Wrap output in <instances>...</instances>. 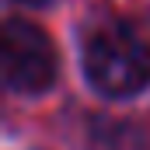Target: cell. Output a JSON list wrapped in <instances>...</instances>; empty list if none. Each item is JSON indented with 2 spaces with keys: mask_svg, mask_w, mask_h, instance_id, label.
Returning a JSON list of instances; mask_svg holds the SVG:
<instances>
[{
  "mask_svg": "<svg viewBox=\"0 0 150 150\" xmlns=\"http://www.w3.org/2000/svg\"><path fill=\"white\" fill-rule=\"evenodd\" d=\"M84 74L108 98L140 94L150 84V42L126 25H105L84 42Z\"/></svg>",
  "mask_w": 150,
  "mask_h": 150,
  "instance_id": "obj_1",
  "label": "cell"
},
{
  "mask_svg": "<svg viewBox=\"0 0 150 150\" xmlns=\"http://www.w3.org/2000/svg\"><path fill=\"white\" fill-rule=\"evenodd\" d=\"M0 67H4V84L18 94H42L56 84V49L49 35L11 18L0 35Z\"/></svg>",
  "mask_w": 150,
  "mask_h": 150,
  "instance_id": "obj_2",
  "label": "cell"
},
{
  "mask_svg": "<svg viewBox=\"0 0 150 150\" xmlns=\"http://www.w3.org/2000/svg\"><path fill=\"white\" fill-rule=\"evenodd\" d=\"M21 4H45V0H21Z\"/></svg>",
  "mask_w": 150,
  "mask_h": 150,
  "instance_id": "obj_3",
  "label": "cell"
}]
</instances>
